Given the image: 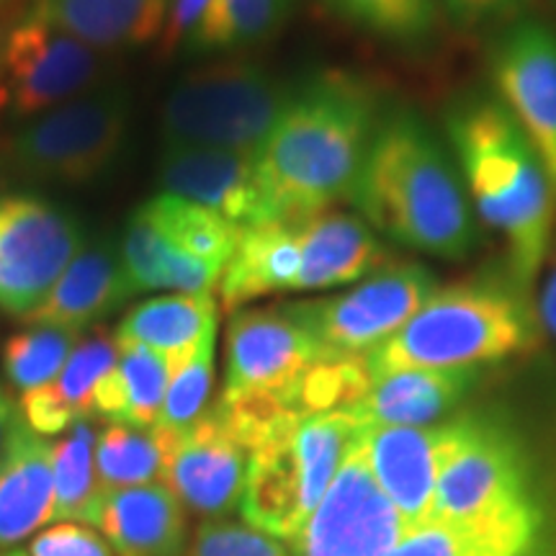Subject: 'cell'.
Masks as SVG:
<instances>
[{"label":"cell","mask_w":556,"mask_h":556,"mask_svg":"<svg viewBox=\"0 0 556 556\" xmlns=\"http://www.w3.org/2000/svg\"><path fill=\"white\" fill-rule=\"evenodd\" d=\"M384 111L377 90L351 73L299 83L255 155L278 222L302 225L351 201Z\"/></svg>","instance_id":"cell-1"},{"label":"cell","mask_w":556,"mask_h":556,"mask_svg":"<svg viewBox=\"0 0 556 556\" xmlns=\"http://www.w3.org/2000/svg\"><path fill=\"white\" fill-rule=\"evenodd\" d=\"M443 124L464 189L479 217L505 238L513 281L531 294L556 225L544 163L497 96H462Z\"/></svg>","instance_id":"cell-2"},{"label":"cell","mask_w":556,"mask_h":556,"mask_svg":"<svg viewBox=\"0 0 556 556\" xmlns=\"http://www.w3.org/2000/svg\"><path fill=\"white\" fill-rule=\"evenodd\" d=\"M368 225L397 245L462 261L477 219L448 152L413 111H387L351 197Z\"/></svg>","instance_id":"cell-3"},{"label":"cell","mask_w":556,"mask_h":556,"mask_svg":"<svg viewBox=\"0 0 556 556\" xmlns=\"http://www.w3.org/2000/svg\"><path fill=\"white\" fill-rule=\"evenodd\" d=\"M539 323L531 294L513 276L471 278L438 289L364 366L374 381L407 368L495 364L536 345Z\"/></svg>","instance_id":"cell-4"},{"label":"cell","mask_w":556,"mask_h":556,"mask_svg":"<svg viewBox=\"0 0 556 556\" xmlns=\"http://www.w3.org/2000/svg\"><path fill=\"white\" fill-rule=\"evenodd\" d=\"M294 86L253 62H217L176 83L160 109L165 144L258 155Z\"/></svg>","instance_id":"cell-5"},{"label":"cell","mask_w":556,"mask_h":556,"mask_svg":"<svg viewBox=\"0 0 556 556\" xmlns=\"http://www.w3.org/2000/svg\"><path fill=\"white\" fill-rule=\"evenodd\" d=\"M127 129V93L122 88L93 90L16 131L9 144V163L29 180L80 186L116 163Z\"/></svg>","instance_id":"cell-6"},{"label":"cell","mask_w":556,"mask_h":556,"mask_svg":"<svg viewBox=\"0 0 556 556\" xmlns=\"http://www.w3.org/2000/svg\"><path fill=\"white\" fill-rule=\"evenodd\" d=\"M435 291V276L426 266L389 263L345 294L291 302V309L317 340L323 358H366L405 328Z\"/></svg>","instance_id":"cell-7"},{"label":"cell","mask_w":556,"mask_h":556,"mask_svg":"<svg viewBox=\"0 0 556 556\" xmlns=\"http://www.w3.org/2000/svg\"><path fill=\"white\" fill-rule=\"evenodd\" d=\"M101 70L99 50L29 11L0 39V114H47L93 88Z\"/></svg>","instance_id":"cell-8"},{"label":"cell","mask_w":556,"mask_h":556,"mask_svg":"<svg viewBox=\"0 0 556 556\" xmlns=\"http://www.w3.org/2000/svg\"><path fill=\"white\" fill-rule=\"evenodd\" d=\"M83 250L78 219L29 193H0V309L26 319Z\"/></svg>","instance_id":"cell-9"},{"label":"cell","mask_w":556,"mask_h":556,"mask_svg":"<svg viewBox=\"0 0 556 556\" xmlns=\"http://www.w3.org/2000/svg\"><path fill=\"white\" fill-rule=\"evenodd\" d=\"M409 531L413 528L374 477L361 428L294 544L299 556H387Z\"/></svg>","instance_id":"cell-10"},{"label":"cell","mask_w":556,"mask_h":556,"mask_svg":"<svg viewBox=\"0 0 556 556\" xmlns=\"http://www.w3.org/2000/svg\"><path fill=\"white\" fill-rule=\"evenodd\" d=\"M462 420V441L438 479L433 520H475L533 503L516 435L484 417Z\"/></svg>","instance_id":"cell-11"},{"label":"cell","mask_w":556,"mask_h":556,"mask_svg":"<svg viewBox=\"0 0 556 556\" xmlns=\"http://www.w3.org/2000/svg\"><path fill=\"white\" fill-rule=\"evenodd\" d=\"M490 70L556 197V29L536 18L510 21L492 41Z\"/></svg>","instance_id":"cell-12"},{"label":"cell","mask_w":556,"mask_h":556,"mask_svg":"<svg viewBox=\"0 0 556 556\" xmlns=\"http://www.w3.org/2000/svg\"><path fill=\"white\" fill-rule=\"evenodd\" d=\"M317 361H323V351L299 323L291 304L242 309L229 319L227 379L222 392H258L289 400L296 381Z\"/></svg>","instance_id":"cell-13"},{"label":"cell","mask_w":556,"mask_h":556,"mask_svg":"<svg viewBox=\"0 0 556 556\" xmlns=\"http://www.w3.org/2000/svg\"><path fill=\"white\" fill-rule=\"evenodd\" d=\"M157 184L168 197L204 206L240 229L278 222L261 186L253 155L165 144L157 165Z\"/></svg>","instance_id":"cell-14"},{"label":"cell","mask_w":556,"mask_h":556,"mask_svg":"<svg viewBox=\"0 0 556 556\" xmlns=\"http://www.w3.org/2000/svg\"><path fill=\"white\" fill-rule=\"evenodd\" d=\"M250 451L229 433L217 407L176 435L163 484L197 516H227L245 495Z\"/></svg>","instance_id":"cell-15"},{"label":"cell","mask_w":556,"mask_h":556,"mask_svg":"<svg viewBox=\"0 0 556 556\" xmlns=\"http://www.w3.org/2000/svg\"><path fill=\"white\" fill-rule=\"evenodd\" d=\"M462 426L458 417L422 428H364L374 477L409 528L433 520L438 479L462 441Z\"/></svg>","instance_id":"cell-16"},{"label":"cell","mask_w":556,"mask_h":556,"mask_svg":"<svg viewBox=\"0 0 556 556\" xmlns=\"http://www.w3.org/2000/svg\"><path fill=\"white\" fill-rule=\"evenodd\" d=\"M477 368H407L374 379L351 413L364 428H422L462 405Z\"/></svg>","instance_id":"cell-17"},{"label":"cell","mask_w":556,"mask_h":556,"mask_svg":"<svg viewBox=\"0 0 556 556\" xmlns=\"http://www.w3.org/2000/svg\"><path fill=\"white\" fill-rule=\"evenodd\" d=\"M302 266L294 291H317L356 283L389 266L379 232L364 217L323 212L299 225Z\"/></svg>","instance_id":"cell-18"},{"label":"cell","mask_w":556,"mask_h":556,"mask_svg":"<svg viewBox=\"0 0 556 556\" xmlns=\"http://www.w3.org/2000/svg\"><path fill=\"white\" fill-rule=\"evenodd\" d=\"M116 556H184L186 513L163 482L103 492L93 523Z\"/></svg>","instance_id":"cell-19"},{"label":"cell","mask_w":556,"mask_h":556,"mask_svg":"<svg viewBox=\"0 0 556 556\" xmlns=\"http://www.w3.org/2000/svg\"><path fill=\"white\" fill-rule=\"evenodd\" d=\"M131 296H135V289L124 270L119 248L99 240L83 245L60 281L54 283L50 296L24 323L83 332L88 325L119 309Z\"/></svg>","instance_id":"cell-20"},{"label":"cell","mask_w":556,"mask_h":556,"mask_svg":"<svg viewBox=\"0 0 556 556\" xmlns=\"http://www.w3.org/2000/svg\"><path fill=\"white\" fill-rule=\"evenodd\" d=\"M52 510V443L21 417L0 456V552L50 523Z\"/></svg>","instance_id":"cell-21"},{"label":"cell","mask_w":556,"mask_h":556,"mask_svg":"<svg viewBox=\"0 0 556 556\" xmlns=\"http://www.w3.org/2000/svg\"><path fill=\"white\" fill-rule=\"evenodd\" d=\"M541 513L536 503L475 520H430L387 556H533Z\"/></svg>","instance_id":"cell-22"},{"label":"cell","mask_w":556,"mask_h":556,"mask_svg":"<svg viewBox=\"0 0 556 556\" xmlns=\"http://www.w3.org/2000/svg\"><path fill=\"white\" fill-rule=\"evenodd\" d=\"M302 245L299 225L268 222L240 229L238 245L229 255L219 278V296L225 309H238L255 299L294 291Z\"/></svg>","instance_id":"cell-23"},{"label":"cell","mask_w":556,"mask_h":556,"mask_svg":"<svg viewBox=\"0 0 556 556\" xmlns=\"http://www.w3.org/2000/svg\"><path fill=\"white\" fill-rule=\"evenodd\" d=\"M173 0H37L31 11L93 50L148 45L168 24Z\"/></svg>","instance_id":"cell-24"},{"label":"cell","mask_w":556,"mask_h":556,"mask_svg":"<svg viewBox=\"0 0 556 556\" xmlns=\"http://www.w3.org/2000/svg\"><path fill=\"white\" fill-rule=\"evenodd\" d=\"M217 325V302L208 294H168L155 296L131 307L116 328L119 343L150 348L168 361L170 374L184 366L206 336Z\"/></svg>","instance_id":"cell-25"},{"label":"cell","mask_w":556,"mask_h":556,"mask_svg":"<svg viewBox=\"0 0 556 556\" xmlns=\"http://www.w3.org/2000/svg\"><path fill=\"white\" fill-rule=\"evenodd\" d=\"M119 255L135 294L150 289H168L176 294H208L219 287L222 270L173 245L142 208L131 214L124 229Z\"/></svg>","instance_id":"cell-26"},{"label":"cell","mask_w":556,"mask_h":556,"mask_svg":"<svg viewBox=\"0 0 556 556\" xmlns=\"http://www.w3.org/2000/svg\"><path fill=\"white\" fill-rule=\"evenodd\" d=\"M176 435L157 426L137 428L127 422H106L96 438L93 454L101 492L163 482Z\"/></svg>","instance_id":"cell-27"},{"label":"cell","mask_w":556,"mask_h":556,"mask_svg":"<svg viewBox=\"0 0 556 556\" xmlns=\"http://www.w3.org/2000/svg\"><path fill=\"white\" fill-rule=\"evenodd\" d=\"M294 0H208L186 39L189 52H232L253 47L281 29Z\"/></svg>","instance_id":"cell-28"},{"label":"cell","mask_w":556,"mask_h":556,"mask_svg":"<svg viewBox=\"0 0 556 556\" xmlns=\"http://www.w3.org/2000/svg\"><path fill=\"white\" fill-rule=\"evenodd\" d=\"M148 214L152 225L168 238L173 245L193 255V258L208 263L217 270H225L229 255L238 245L240 227L227 222L219 214L208 212V208L191 204L178 197L160 193L152 197L148 204L139 206Z\"/></svg>","instance_id":"cell-29"},{"label":"cell","mask_w":556,"mask_h":556,"mask_svg":"<svg viewBox=\"0 0 556 556\" xmlns=\"http://www.w3.org/2000/svg\"><path fill=\"white\" fill-rule=\"evenodd\" d=\"M96 438L90 420H78L52 443V520L93 523L96 505L103 495L96 479Z\"/></svg>","instance_id":"cell-30"},{"label":"cell","mask_w":556,"mask_h":556,"mask_svg":"<svg viewBox=\"0 0 556 556\" xmlns=\"http://www.w3.org/2000/svg\"><path fill=\"white\" fill-rule=\"evenodd\" d=\"M80 332L52 325H29L3 345V374L21 394L58 379L70 353L78 345Z\"/></svg>","instance_id":"cell-31"},{"label":"cell","mask_w":556,"mask_h":556,"mask_svg":"<svg viewBox=\"0 0 556 556\" xmlns=\"http://www.w3.org/2000/svg\"><path fill=\"white\" fill-rule=\"evenodd\" d=\"M340 18L392 45H420L438 24V0H325Z\"/></svg>","instance_id":"cell-32"},{"label":"cell","mask_w":556,"mask_h":556,"mask_svg":"<svg viewBox=\"0 0 556 556\" xmlns=\"http://www.w3.org/2000/svg\"><path fill=\"white\" fill-rule=\"evenodd\" d=\"M116 340V338H114ZM116 377L124 394L122 422L137 428H155L163 413L165 392L170 384V366L160 353L137 343H119Z\"/></svg>","instance_id":"cell-33"},{"label":"cell","mask_w":556,"mask_h":556,"mask_svg":"<svg viewBox=\"0 0 556 556\" xmlns=\"http://www.w3.org/2000/svg\"><path fill=\"white\" fill-rule=\"evenodd\" d=\"M116 358H119V348L114 336L101 330L75 345L58 379L50 381L54 397L75 422L93 417V394L116 366Z\"/></svg>","instance_id":"cell-34"},{"label":"cell","mask_w":556,"mask_h":556,"mask_svg":"<svg viewBox=\"0 0 556 556\" xmlns=\"http://www.w3.org/2000/svg\"><path fill=\"white\" fill-rule=\"evenodd\" d=\"M214 343H217V325L208 328L206 336L201 338L197 353L170 374L157 428L184 433L206 413V402L214 384Z\"/></svg>","instance_id":"cell-35"},{"label":"cell","mask_w":556,"mask_h":556,"mask_svg":"<svg viewBox=\"0 0 556 556\" xmlns=\"http://www.w3.org/2000/svg\"><path fill=\"white\" fill-rule=\"evenodd\" d=\"M189 556H289L281 541L253 526L208 520L201 523Z\"/></svg>","instance_id":"cell-36"},{"label":"cell","mask_w":556,"mask_h":556,"mask_svg":"<svg viewBox=\"0 0 556 556\" xmlns=\"http://www.w3.org/2000/svg\"><path fill=\"white\" fill-rule=\"evenodd\" d=\"M29 556H114L99 533L80 523H60L31 541Z\"/></svg>","instance_id":"cell-37"},{"label":"cell","mask_w":556,"mask_h":556,"mask_svg":"<svg viewBox=\"0 0 556 556\" xmlns=\"http://www.w3.org/2000/svg\"><path fill=\"white\" fill-rule=\"evenodd\" d=\"M451 18L462 26H484L492 21L518 18L531 0H443Z\"/></svg>","instance_id":"cell-38"},{"label":"cell","mask_w":556,"mask_h":556,"mask_svg":"<svg viewBox=\"0 0 556 556\" xmlns=\"http://www.w3.org/2000/svg\"><path fill=\"white\" fill-rule=\"evenodd\" d=\"M208 0H173L168 24H165L163 34H160V47L165 54H173L176 50H184L186 39L199 24L201 13L206 11Z\"/></svg>","instance_id":"cell-39"},{"label":"cell","mask_w":556,"mask_h":556,"mask_svg":"<svg viewBox=\"0 0 556 556\" xmlns=\"http://www.w3.org/2000/svg\"><path fill=\"white\" fill-rule=\"evenodd\" d=\"M539 319H541V325H544V328L556 338V258H554L552 270H548V276L544 281V289H541Z\"/></svg>","instance_id":"cell-40"},{"label":"cell","mask_w":556,"mask_h":556,"mask_svg":"<svg viewBox=\"0 0 556 556\" xmlns=\"http://www.w3.org/2000/svg\"><path fill=\"white\" fill-rule=\"evenodd\" d=\"M18 420H21L18 402L11 397V392L5 389L3 381H0V456H3L5 443H9V438H11L13 428H16Z\"/></svg>","instance_id":"cell-41"},{"label":"cell","mask_w":556,"mask_h":556,"mask_svg":"<svg viewBox=\"0 0 556 556\" xmlns=\"http://www.w3.org/2000/svg\"><path fill=\"white\" fill-rule=\"evenodd\" d=\"M13 3H16V0H0V13H5V11H9Z\"/></svg>","instance_id":"cell-42"},{"label":"cell","mask_w":556,"mask_h":556,"mask_svg":"<svg viewBox=\"0 0 556 556\" xmlns=\"http://www.w3.org/2000/svg\"><path fill=\"white\" fill-rule=\"evenodd\" d=\"M0 556H29L26 552H9V554H0Z\"/></svg>","instance_id":"cell-43"}]
</instances>
